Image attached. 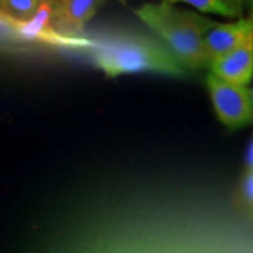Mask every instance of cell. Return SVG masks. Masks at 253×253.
<instances>
[{
	"mask_svg": "<svg viewBox=\"0 0 253 253\" xmlns=\"http://www.w3.org/2000/svg\"><path fill=\"white\" fill-rule=\"evenodd\" d=\"M208 69L222 81L248 87L253 81V37L244 45L210 63Z\"/></svg>",
	"mask_w": 253,
	"mask_h": 253,
	"instance_id": "6",
	"label": "cell"
},
{
	"mask_svg": "<svg viewBox=\"0 0 253 253\" xmlns=\"http://www.w3.org/2000/svg\"><path fill=\"white\" fill-rule=\"evenodd\" d=\"M3 17H6V14H3V13L0 11V18H3Z\"/></svg>",
	"mask_w": 253,
	"mask_h": 253,
	"instance_id": "14",
	"label": "cell"
},
{
	"mask_svg": "<svg viewBox=\"0 0 253 253\" xmlns=\"http://www.w3.org/2000/svg\"><path fill=\"white\" fill-rule=\"evenodd\" d=\"M135 16L166 46L184 71L208 68L204 40L217 24L206 14L165 1H149L134 10Z\"/></svg>",
	"mask_w": 253,
	"mask_h": 253,
	"instance_id": "1",
	"label": "cell"
},
{
	"mask_svg": "<svg viewBox=\"0 0 253 253\" xmlns=\"http://www.w3.org/2000/svg\"><path fill=\"white\" fill-rule=\"evenodd\" d=\"M253 37V16L238 18L231 23H217L206 36L204 46L207 54L208 66L234 49L244 45Z\"/></svg>",
	"mask_w": 253,
	"mask_h": 253,
	"instance_id": "5",
	"label": "cell"
},
{
	"mask_svg": "<svg viewBox=\"0 0 253 253\" xmlns=\"http://www.w3.org/2000/svg\"><path fill=\"white\" fill-rule=\"evenodd\" d=\"M94 66L107 78L132 73H159L181 78L186 71L159 40L139 34H118L91 42Z\"/></svg>",
	"mask_w": 253,
	"mask_h": 253,
	"instance_id": "2",
	"label": "cell"
},
{
	"mask_svg": "<svg viewBox=\"0 0 253 253\" xmlns=\"http://www.w3.org/2000/svg\"><path fill=\"white\" fill-rule=\"evenodd\" d=\"M249 91H251V99H252V104H253V86L249 89Z\"/></svg>",
	"mask_w": 253,
	"mask_h": 253,
	"instance_id": "13",
	"label": "cell"
},
{
	"mask_svg": "<svg viewBox=\"0 0 253 253\" xmlns=\"http://www.w3.org/2000/svg\"><path fill=\"white\" fill-rule=\"evenodd\" d=\"M161 1L174 4V6L177 3H183L193 7V10L199 11L201 14H217V16L228 18H239L235 11L225 6L221 0H161Z\"/></svg>",
	"mask_w": 253,
	"mask_h": 253,
	"instance_id": "8",
	"label": "cell"
},
{
	"mask_svg": "<svg viewBox=\"0 0 253 253\" xmlns=\"http://www.w3.org/2000/svg\"><path fill=\"white\" fill-rule=\"evenodd\" d=\"M225 6H228L231 10H234L236 14L241 17L242 16V11H244L245 4L248 0H221Z\"/></svg>",
	"mask_w": 253,
	"mask_h": 253,
	"instance_id": "10",
	"label": "cell"
},
{
	"mask_svg": "<svg viewBox=\"0 0 253 253\" xmlns=\"http://www.w3.org/2000/svg\"><path fill=\"white\" fill-rule=\"evenodd\" d=\"M246 168H248V172H253V138L249 142L248 151H246Z\"/></svg>",
	"mask_w": 253,
	"mask_h": 253,
	"instance_id": "11",
	"label": "cell"
},
{
	"mask_svg": "<svg viewBox=\"0 0 253 253\" xmlns=\"http://www.w3.org/2000/svg\"><path fill=\"white\" fill-rule=\"evenodd\" d=\"M249 4V10H251V16H253V0H248Z\"/></svg>",
	"mask_w": 253,
	"mask_h": 253,
	"instance_id": "12",
	"label": "cell"
},
{
	"mask_svg": "<svg viewBox=\"0 0 253 253\" xmlns=\"http://www.w3.org/2000/svg\"><path fill=\"white\" fill-rule=\"evenodd\" d=\"M0 1H1V0H0Z\"/></svg>",
	"mask_w": 253,
	"mask_h": 253,
	"instance_id": "15",
	"label": "cell"
},
{
	"mask_svg": "<svg viewBox=\"0 0 253 253\" xmlns=\"http://www.w3.org/2000/svg\"><path fill=\"white\" fill-rule=\"evenodd\" d=\"M51 26L58 34L79 38L104 0H49Z\"/></svg>",
	"mask_w": 253,
	"mask_h": 253,
	"instance_id": "4",
	"label": "cell"
},
{
	"mask_svg": "<svg viewBox=\"0 0 253 253\" xmlns=\"http://www.w3.org/2000/svg\"><path fill=\"white\" fill-rule=\"evenodd\" d=\"M244 196L248 203L253 206V172H248L244 179Z\"/></svg>",
	"mask_w": 253,
	"mask_h": 253,
	"instance_id": "9",
	"label": "cell"
},
{
	"mask_svg": "<svg viewBox=\"0 0 253 253\" xmlns=\"http://www.w3.org/2000/svg\"><path fill=\"white\" fill-rule=\"evenodd\" d=\"M42 0H1L0 11L16 21H27L36 14Z\"/></svg>",
	"mask_w": 253,
	"mask_h": 253,
	"instance_id": "7",
	"label": "cell"
},
{
	"mask_svg": "<svg viewBox=\"0 0 253 253\" xmlns=\"http://www.w3.org/2000/svg\"><path fill=\"white\" fill-rule=\"evenodd\" d=\"M207 89L218 120L229 129H239L253 121L251 91L208 73Z\"/></svg>",
	"mask_w": 253,
	"mask_h": 253,
	"instance_id": "3",
	"label": "cell"
}]
</instances>
